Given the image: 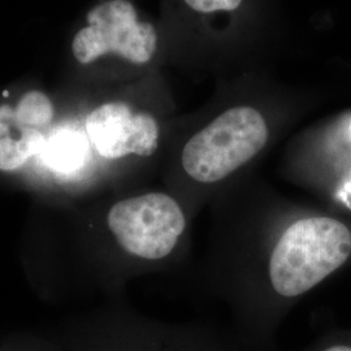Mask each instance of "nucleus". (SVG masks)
<instances>
[{
  "mask_svg": "<svg viewBox=\"0 0 351 351\" xmlns=\"http://www.w3.org/2000/svg\"><path fill=\"white\" fill-rule=\"evenodd\" d=\"M351 256V229L330 216L295 221L278 239L269 259L272 288L298 297L339 271Z\"/></svg>",
  "mask_w": 351,
  "mask_h": 351,
  "instance_id": "f257e3e1",
  "label": "nucleus"
},
{
  "mask_svg": "<svg viewBox=\"0 0 351 351\" xmlns=\"http://www.w3.org/2000/svg\"><path fill=\"white\" fill-rule=\"evenodd\" d=\"M268 139L269 128L259 110L228 108L186 142L181 158L184 171L197 182H219L251 162Z\"/></svg>",
  "mask_w": 351,
  "mask_h": 351,
  "instance_id": "f03ea898",
  "label": "nucleus"
},
{
  "mask_svg": "<svg viewBox=\"0 0 351 351\" xmlns=\"http://www.w3.org/2000/svg\"><path fill=\"white\" fill-rule=\"evenodd\" d=\"M159 37L155 26L139 19L129 0H106L90 10L86 25L72 40V52L88 65L103 56H116L133 65L150 63L156 55Z\"/></svg>",
  "mask_w": 351,
  "mask_h": 351,
  "instance_id": "7ed1b4c3",
  "label": "nucleus"
},
{
  "mask_svg": "<svg viewBox=\"0 0 351 351\" xmlns=\"http://www.w3.org/2000/svg\"><path fill=\"white\" fill-rule=\"evenodd\" d=\"M117 243L130 255L159 261L175 250L186 219L180 204L163 193L117 202L107 216Z\"/></svg>",
  "mask_w": 351,
  "mask_h": 351,
  "instance_id": "20e7f679",
  "label": "nucleus"
},
{
  "mask_svg": "<svg viewBox=\"0 0 351 351\" xmlns=\"http://www.w3.org/2000/svg\"><path fill=\"white\" fill-rule=\"evenodd\" d=\"M86 133L98 154L110 160L129 155L151 156L160 137L152 114L134 111L123 101L104 103L88 113Z\"/></svg>",
  "mask_w": 351,
  "mask_h": 351,
  "instance_id": "39448f33",
  "label": "nucleus"
},
{
  "mask_svg": "<svg viewBox=\"0 0 351 351\" xmlns=\"http://www.w3.org/2000/svg\"><path fill=\"white\" fill-rule=\"evenodd\" d=\"M88 147V141L81 133L72 129H62L45 141L40 156L52 171L71 175L85 164Z\"/></svg>",
  "mask_w": 351,
  "mask_h": 351,
  "instance_id": "423d86ee",
  "label": "nucleus"
},
{
  "mask_svg": "<svg viewBox=\"0 0 351 351\" xmlns=\"http://www.w3.org/2000/svg\"><path fill=\"white\" fill-rule=\"evenodd\" d=\"M46 138L38 129H24L19 139L0 137V171L20 169L34 155H40Z\"/></svg>",
  "mask_w": 351,
  "mask_h": 351,
  "instance_id": "0eeeda50",
  "label": "nucleus"
},
{
  "mask_svg": "<svg viewBox=\"0 0 351 351\" xmlns=\"http://www.w3.org/2000/svg\"><path fill=\"white\" fill-rule=\"evenodd\" d=\"M14 120L24 129H40L49 125L53 117L50 98L40 91H29L20 99L13 113Z\"/></svg>",
  "mask_w": 351,
  "mask_h": 351,
  "instance_id": "6e6552de",
  "label": "nucleus"
},
{
  "mask_svg": "<svg viewBox=\"0 0 351 351\" xmlns=\"http://www.w3.org/2000/svg\"><path fill=\"white\" fill-rule=\"evenodd\" d=\"M193 12L202 16L236 12L243 0H182Z\"/></svg>",
  "mask_w": 351,
  "mask_h": 351,
  "instance_id": "1a4fd4ad",
  "label": "nucleus"
},
{
  "mask_svg": "<svg viewBox=\"0 0 351 351\" xmlns=\"http://www.w3.org/2000/svg\"><path fill=\"white\" fill-rule=\"evenodd\" d=\"M0 351H47L43 350V349H34V348H30V345H26L24 348H20V345L19 346H14V348H10V346H5V348H1Z\"/></svg>",
  "mask_w": 351,
  "mask_h": 351,
  "instance_id": "9d476101",
  "label": "nucleus"
},
{
  "mask_svg": "<svg viewBox=\"0 0 351 351\" xmlns=\"http://www.w3.org/2000/svg\"><path fill=\"white\" fill-rule=\"evenodd\" d=\"M324 351H351V346L348 345H335V346H330Z\"/></svg>",
  "mask_w": 351,
  "mask_h": 351,
  "instance_id": "9b49d317",
  "label": "nucleus"
}]
</instances>
